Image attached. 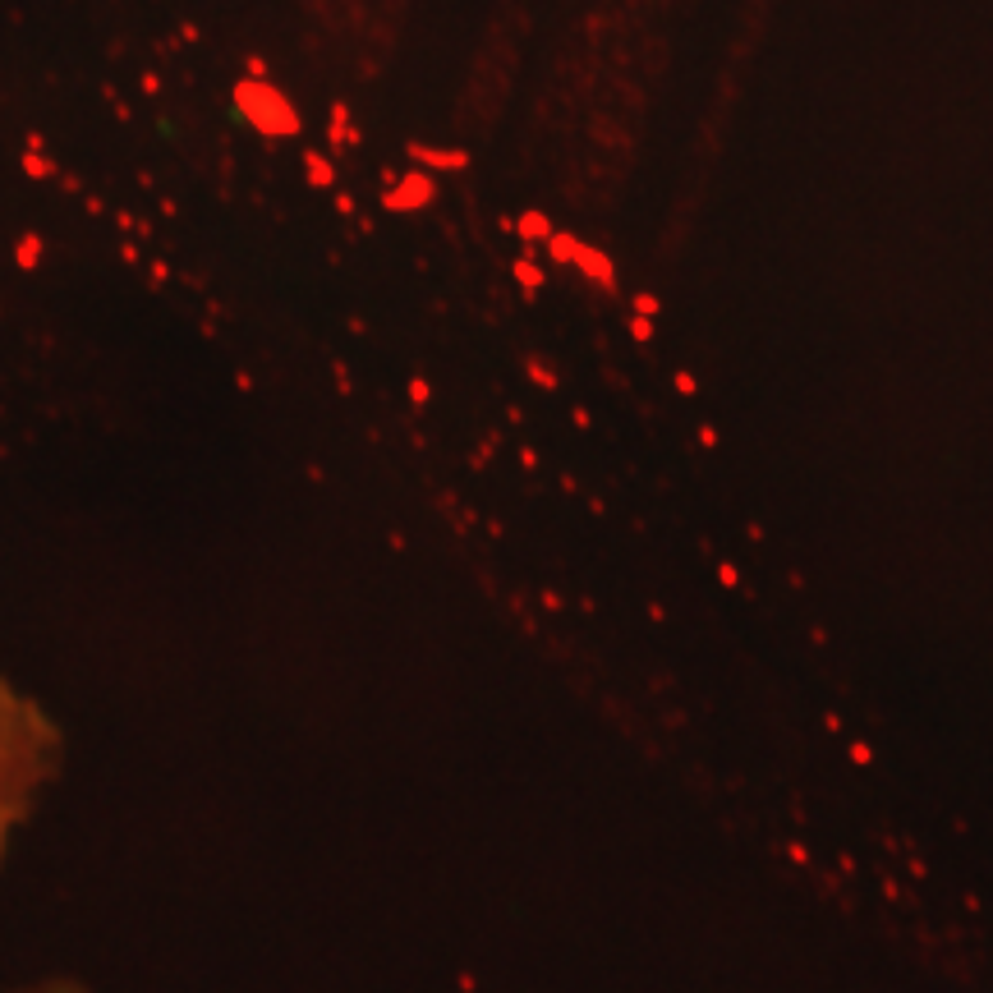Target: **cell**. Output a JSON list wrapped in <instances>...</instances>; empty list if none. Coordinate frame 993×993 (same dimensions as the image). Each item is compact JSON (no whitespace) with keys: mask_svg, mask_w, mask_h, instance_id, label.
<instances>
[{"mask_svg":"<svg viewBox=\"0 0 993 993\" xmlns=\"http://www.w3.org/2000/svg\"><path fill=\"white\" fill-rule=\"evenodd\" d=\"M230 102H235V111H240L263 138H295L299 129H304L295 102H290L272 79H249V74H244V79L235 83V92H230Z\"/></svg>","mask_w":993,"mask_h":993,"instance_id":"6da1fadb","label":"cell"},{"mask_svg":"<svg viewBox=\"0 0 993 993\" xmlns=\"http://www.w3.org/2000/svg\"><path fill=\"white\" fill-rule=\"evenodd\" d=\"M437 198V180L428 171H410L405 180H391V189L382 194V203H387V212H419V207H428Z\"/></svg>","mask_w":993,"mask_h":993,"instance_id":"7a4b0ae2","label":"cell"},{"mask_svg":"<svg viewBox=\"0 0 993 993\" xmlns=\"http://www.w3.org/2000/svg\"><path fill=\"white\" fill-rule=\"evenodd\" d=\"M410 157L419 161L423 171H465L469 152L460 148H428V143H410Z\"/></svg>","mask_w":993,"mask_h":993,"instance_id":"3957f363","label":"cell"},{"mask_svg":"<svg viewBox=\"0 0 993 993\" xmlns=\"http://www.w3.org/2000/svg\"><path fill=\"white\" fill-rule=\"evenodd\" d=\"M350 143H364V129H354V125H350V106L336 102V106L327 111V148H331V152H345Z\"/></svg>","mask_w":993,"mask_h":993,"instance_id":"277c9868","label":"cell"},{"mask_svg":"<svg viewBox=\"0 0 993 993\" xmlns=\"http://www.w3.org/2000/svg\"><path fill=\"white\" fill-rule=\"evenodd\" d=\"M575 267H580L589 281H598L603 290H612V281H617V272H612V263H607V253L603 249H589V244H580V253H575Z\"/></svg>","mask_w":993,"mask_h":993,"instance_id":"5b68a950","label":"cell"},{"mask_svg":"<svg viewBox=\"0 0 993 993\" xmlns=\"http://www.w3.org/2000/svg\"><path fill=\"white\" fill-rule=\"evenodd\" d=\"M304 175H309L313 189H331V184H336V166H331L322 152H304Z\"/></svg>","mask_w":993,"mask_h":993,"instance_id":"8992f818","label":"cell"},{"mask_svg":"<svg viewBox=\"0 0 993 993\" xmlns=\"http://www.w3.org/2000/svg\"><path fill=\"white\" fill-rule=\"evenodd\" d=\"M543 244H548L552 263H575V253H580V240H575V235H566V230H552Z\"/></svg>","mask_w":993,"mask_h":993,"instance_id":"52a82bcc","label":"cell"},{"mask_svg":"<svg viewBox=\"0 0 993 993\" xmlns=\"http://www.w3.org/2000/svg\"><path fill=\"white\" fill-rule=\"evenodd\" d=\"M515 230H520L525 240H548V235H552V221L543 217V212H525V217L515 221Z\"/></svg>","mask_w":993,"mask_h":993,"instance_id":"ba28073f","label":"cell"},{"mask_svg":"<svg viewBox=\"0 0 993 993\" xmlns=\"http://www.w3.org/2000/svg\"><path fill=\"white\" fill-rule=\"evenodd\" d=\"M14 263H19L23 272H33V267L42 263V240H37V235H23L19 249H14Z\"/></svg>","mask_w":993,"mask_h":993,"instance_id":"9c48e42d","label":"cell"},{"mask_svg":"<svg viewBox=\"0 0 993 993\" xmlns=\"http://www.w3.org/2000/svg\"><path fill=\"white\" fill-rule=\"evenodd\" d=\"M515 281H520V286H525L529 295H534V290L543 286V267L529 263V258H520V263H515Z\"/></svg>","mask_w":993,"mask_h":993,"instance_id":"30bf717a","label":"cell"},{"mask_svg":"<svg viewBox=\"0 0 993 993\" xmlns=\"http://www.w3.org/2000/svg\"><path fill=\"white\" fill-rule=\"evenodd\" d=\"M23 171L33 175V180H51V175H56V166H51V161L42 157V152L28 148V152H23Z\"/></svg>","mask_w":993,"mask_h":993,"instance_id":"8fae6325","label":"cell"},{"mask_svg":"<svg viewBox=\"0 0 993 993\" xmlns=\"http://www.w3.org/2000/svg\"><path fill=\"white\" fill-rule=\"evenodd\" d=\"M244 74H249V79H267L272 69H267V60H263V56H249V60H244Z\"/></svg>","mask_w":993,"mask_h":993,"instance_id":"7c38bea8","label":"cell"},{"mask_svg":"<svg viewBox=\"0 0 993 993\" xmlns=\"http://www.w3.org/2000/svg\"><path fill=\"white\" fill-rule=\"evenodd\" d=\"M630 331H635V341H649V336H653V322H649V318H644V313H640V318L630 322Z\"/></svg>","mask_w":993,"mask_h":993,"instance_id":"4fadbf2b","label":"cell"},{"mask_svg":"<svg viewBox=\"0 0 993 993\" xmlns=\"http://www.w3.org/2000/svg\"><path fill=\"white\" fill-rule=\"evenodd\" d=\"M635 309H640L644 318H653V313H658V299H653V295H640V299H635Z\"/></svg>","mask_w":993,"mask_h":993,"instance_id":"5bb4252c","label":"cell"},{"mask_svg":"<svg viewBox=\"0 0 993 993\" xmlns=\"http://www.w3.org/2000/svg\"><path fill=\"white\" fill-rule=\"evenodd\" d=\"M180 42H198V23H180Z\"/></svg>","mask_w":993,"mask_h":993,"instance_id":"9a60e30c","label":"cell"},{"mask_svg":"<svg viewBox=\"0 0 993 993\" xmlns=\"http://www.w3.org/2000/svg\"><path fill=\"white\" fill-rule=\"evenodd\" d=\"M143 92H161V79H157V74H143Z\"/></svg>","mask_w":993,"mask_h":993,"instance_id":"2e32d148","label":"cell"},{"mask_svg":"<svg viewBox=\"0 0 993 993\" xmlns=\"http://www.w3.org/2000/svg\"><path fill=\"white\" fill-rule=\"evenodd\" d=\"M37 993H74V989H65V984H51V989H37Z\"/></svg>","mask_w":993,"mask_h":993,"instance_id":"e0dca14e","label":"cell"}]
</instances>
